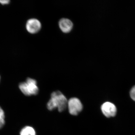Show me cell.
<instances>
[{
  "instance_id": "30bf717a",
  "label": "cell",
  "mask_w": 135,
  "mask_h": 135,
  "mask_svg": "<svg viewBox=\"0 0 135 135\" xmlns=\"http://www.w3.org/2000/svg\"><path fill=\"white\" fill-rule=\"evenodd\" d=\"M10 2V1L8 0H2L0 1V3L2 5H5V4H8Z\"/></svg>"
},
{
  "instance_id": "8992f818",
  "label": "cell",
  "mask_w": 135,
  "mask_h": 135,
  "mask_svg": "<svg viewBox=\"0 0 135 135\" xmlns=\"http://www.w3.org/2000/svg\"><path fill=\"white\" fill-rule=\"evenodd\" d=\"M59 25L61 31L65 33H67L71 31L73 26L72 22L70 20L65 18L60 20Z\"/></svg>"
},
{
  "instance_id": "3957f363",
  "label": "cell",
  "mask_w": 135,
  "mask_h": 135,
  "mask_svg": "<svg viewBox=\"0 0 135 135\" xmlns=\"http://www.w3.org/2000/svg\"><path fill=\"white\" fill-rule=\"evenodd\" d=\"M67 107L70 114L76 116L82 111L83 106L80 99L74 97L70 98L68 101Z\"/></svg>"
},
{
  "instance_id": "277c9868",
  "label": "cell",
  "mask_w": 135,
  "mask_h": 135,
  "mask_svg": "<svg viewBox=\"0 0 135 135\" xmlns=\"http://www.w3.org/2000/svg\"><path fill=\"white\" fill-rule=\"evenodd\" d=\"M103 114L107 118L114 117L117 113V109L114 104L110 102L104 103L101 106Z\"/></svg>"
},
{
  "instance_id": "5b68a950",
  "label": "cell",
  "mask_w": 135,
  "mask_h": 135,
  "mask_svg": "<svg viewBox=\"0 0 135 135\" xmlns=\"http://www.w3.org/2000/svg\"><path fill=\"white\" fill-rule=\"evenodd\" d=\"M41 27L40 22L35 18H31L27 21L26 24V28L30 33L34 34L38 32Z\"/></svg>"
},
{
  "instance_id": "52a82bcc",
  "label": "cell",
  "mask_w": 135,
  "mask_h": 135,
  "mask_svg": "<svg viewBox=\"0 0 135 135\" xmlns=\"http://www.w3.org/2000/svg\"><path fill=\"white\" fill-rule=\"evenodd\" d=\"M20 135H36V134L33 128L29 126H26L21 130Z\"/></svg>"
},
{
  "instance_id": "9c48e42d",
  "label": "cell",
  "mask_w": 135,
  "mask_h": 135,
  "mask_svg": "<svg viewBox=\"0 0 135 135\" xmlns=\"http://www.w3.org/2000/svg\"><path fill=\"white\" fill-rule=\"evenodd\" d=\"M130 96L131 99L135 101V86H133L131 90Z\"/></svg>"
},
{
  "instance_id": "ba28073f",
  "label": "cell",
  "mask_w": 135,
  "mask_h": 135,
  "mask_svg": "<svg viewBox=\"0 0 135 135\" xmlns=\"http://www.w3.org/2000/svg\"><path fill=\"white\" fill-rule=\"evenodd\" d=\"M5 124V114L2 109L0 107V129L3 127Z\"/></svg>"
},
{
  "instance_id": "7a4b0ae2",
  "label": "cell",
  "mask_w": 135,
  "mask_h": 135,
  "mask_svg": "<svg viewBox=\"0 0 135 135\" xmlns=\"http://www.w3.org/2000/svg\"><path fill=\"white\" fill-rule=\"evenodd\" d=\"M19 87L22 93L26 96L36 95L38 93L36 80L31 78H28L26 82L20 83Z\"/></svg>"
},
{
  "instance_id": "6da1fadb",
  "label": "cell",
  "mask_w": 135,
  "mask_h": 135,
  "mask_svg": "<svg viewBox=\"0 0 135 135\" xmlns=\"http://www.w3.org/2000/svg\"><path fill=\"white\" fill-rule=\"evenodd\" d=\"M67 98L62 92L56 91L53 92L51 98L47 104V108L49 110L57 108L59 112H63L67 107Z\"/></svg>"
}]
</instances>
